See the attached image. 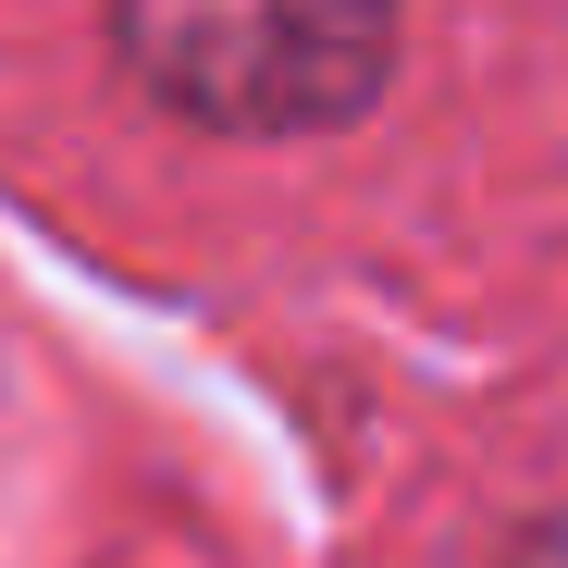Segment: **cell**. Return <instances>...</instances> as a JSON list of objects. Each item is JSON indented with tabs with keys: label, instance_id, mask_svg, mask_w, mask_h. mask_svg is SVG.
<instances>
[{
	"label": "cell",
	"instance_id": "1",
	"mask_svg": "<svg viewBox=\"0 0 568 568\" xmlns=\"http://www.w3.org/2000/svg\"><path fill=\"white\" fill-rule=\"evenodd\" d=\"M112 38L161 112L211 136H310L371 112L396 0H112Z\"/></svg>",
	"mask_w": 568,
	"mask_h": 568
},
{
	"label": "cell",
	"instance_id": "2",
	"mask_svg": "<svg viewBox=\"0 0 568 568\" xmlns=\"http://www.w3.org/2000/svg\"><path fill=\"white\" fill-rule=\"evenodd\" d=\"M507 568H568V507H556L544 531H519V544H507Z\"/></svg>",
	"mask_w": 568,
	"mask_h": 568
}]
</instances>
